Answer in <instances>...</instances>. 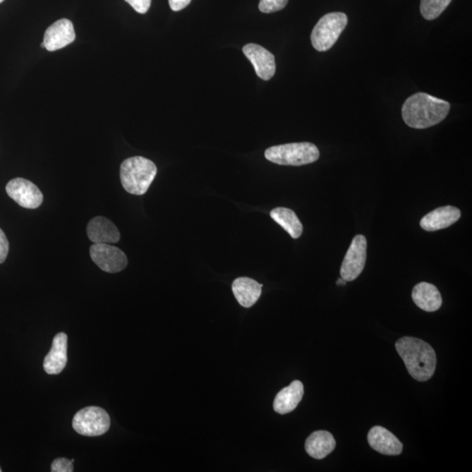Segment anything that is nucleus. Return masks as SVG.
Wrapping results in <instances>:
<instances>
[{"instance_id": "nucleus-1", "label": "nucleus", "mask_w": 472, "mask_h": 472, "mask_svg": "<svg viewBox=\"0 0 472 472\" xmlns=\"http://www.w3.org/2000/svg\"><path fill=\"white\" fill-rule=\"evenodd\" d=\"M451 104L426 93L409 97L402 106V119L413 129H426L441 123L448 116Z\"/></svg>"}, {"instance_id": "nucleus-2", "label": "nucleus", "mask_w": 472, "mask_h": 472, "mask_svg": "<svg viewBox=\"0 0 472 472\" xmlns=\"http://www.w3.org/2000/svg\"><path fill=\"white\" fill-rule=\"evenodd\" d=\"M395 349L413 379L427 382L434 375L437 355L429 344L420 339L404 337L395 343Z\"/></svg>"}, {"instance_id": "nucleus-3", "label": "nucleus", "mask_w": 472, "mask_h": 472, "mask_svg": "<svg viewBox=\"0 0 472 472\" xmlns=\"http://www.w3.org/2000/svg\"><path fill=\"white\" fill-rule=\"evenodd\" d=\"M157 173L156 164L143 157H129L120 167V178L126 192L143 195L148 191Z\"/></svg>"}, {"instance_id": "nucleus-4", "label": "nucleus", "mask_w": 472, "mask_h": 472, "mask_svg": "<svg viewBox=\"0 0 472 472\" xmlns=\"http://www.w3.org/2000/svg\"><path fill=\"white\" fill-rule=\"evenodd\" d=\"M320 155L317 146L307 142L272 146L265 151L266 159L280 166L300 167L312 164L320 159Z\"/></svg>"}, {"instance_id": "nucleus-5", "label": "nucleus", "mask_w": 472, "mask_h": 472, "mask_svg": "<svg viewBox=\"0 0 472 472\" xmlns=\"http://www.w3.org/2000/svg\"><path fill=\"white\" fill-rule=\"evenodd\" d=\"M349 18L344 13L325 14L313 28L310 40L315 49L325 52L331 49L345 30Z\"/></svg>"}, {"instance_id": "nucleus-6", "label": "nucleus", "mask_w": 472, "mask_h": 472, "mask_svg": "<svg viewBox=\"0 0 472 472\" xmlns=\"http://www.w3.org/2000/svg\"><path fill=\"white\" fill-rule=\"evenodd\" d=\"M111 427V418L104 409L87 407L75 413L73 428L80 435L98 437L107 432Z\"/></svg>"}, {"instance_id": "nucleus-7", "label": "nucleus", "mask_w": 472, "mask_h": 472, "mask_svg": "<svg viewBox=\"0 0 472 472\" xmlns=\"http://www.w3.org/2000/svg\"><path fill=\"white\" fill-rule=\"evenodd\" d=\"M367 239L364 236H354L340 268V276L344 280L352 282L363 272L367 260Z\"/></svg>"}, {"instance_id": "nucleus-8", "label": "nucleus", "mask_w": 472, "mask_h": 472, "mask_svg": "<svg viewBox=\"0 0 472 472\" xmlns=\"http://www.w3.org/2000/svg\"><path fill=\"white\" fill-rule=\"evenodd\" d=\"M90 253L92 261L105 272H122L128 265L126 255L111 244L94 243L90 247Z\"/></svg>"}, {"instance_id": "nucleus-9", "label": "nucleus", "mask_w": 472, "mask_h": 472, "mask_svg": "<svg viewBox=\"0 0 472 472\" xmlns=\"http://www.w3.org/2000/svg\"><path fill=\"white\" fill-rule=\"evenodd\" d=\"M7 195L20 207L35 210L43 202V195L38 186L28 179L13 178L6 185Z\"/></svg>"}, {"instance_id": "nucleus-10", "label": "nucleus", "mask_w": 472, "mask_h": 472, "mask_svg": "<svg viewBox=\"0 0 472 472\" xmlns=\"http://www.w3.org/2000/svg\"><path fill=\"white\" fill-rule=\"evenodd\" d=\"M245 56L250 61L258 78L269 80L276 73L275 56L258 44L250 43L243 49Z\"/></svg>"}, {"instance_id": "nucleus-11", "label": "nucleus", "mask_w": 472, "mask_h": 472, "mask_svg": "<svg viewBox=\"0 0 472 472\" xmlns=\"http://www.w3.org/2000/svg\"><path fill=\"white\" fill-rule=\"evenodd\" d=\"M75 40L74 25L67 19L54 22L47 29L43 43L49 52L63 49Z\"/></svg>"}, {"instance_id": "nucleus-12", "label": "nucleus", "mask_w": 472, "mask_h": 472, "mask_svg": "<svg viewBox=\"0 0 472 472\" xmlns=\"http://www.w3.org/2000/svg\"><path fill=\"white\" fill-rule=\"evenodd\" d=\"M371 448L383 455L398 456L404 449V444L389 430L382 426L372 428L368 435Z\"/></svg>"}, {"instance_id": "nucleus-13", "label": "nucleus", "mask_w": 472, "mask_h": 472, "mask_svg": "<svg viewBox=\"0 0 472 472\" xmlns=\"http://www.w3.org/2000/svg\"><path fill=\"white\" fill-rule=\"evenodd\" d=\"M68 362V336L60 332L53 340L52 349L44 358L43 368L47 374L59 375Z\"/></svg>"}, {"instance_id": "nucleus-14", "label": "nucleus", "mask_w": 472, "mask_h": 472, "mask_svg": "<svg viewBox=\"0 0 472 472\" xmlns=\"http://www.w3.org/2000/svg\"><path fill=\"white\" fill-rule=\"evenodd\" d=\"M461 211L452 206L438 207L420 219V225L426 231L432 232L449 228L459 221Z\"/></svg>"}, {"instance_id": "nucleus-15", "label": "nucleus", "mask_w": 472, "mask_h": 472, "mask_svg": "<svg viewBox=\"0 0 472 472\" xmlns=\"http://www.w3.org/2000/svg\"><path fill=\"white\" fill-rule=\"evenodd\" d=\"M87 234L94 243H116L120 241V232L114 223L104 217L91 219L87 226Z\"/></svg>"}, {"instance_id": "nucleus-16", "label": "nucleus", "mask_w": 472, "mask_h": 472, "mask_svg": "<svg viewBox=\"0 0 472 472\" xmlns=\"http://www.w3.org/2000/svg\"><path fill=\"white\" fill-rule=\"evenodd\" d=\"M412 298L420 309L434 313L441 308L442 299L440 291L435 285L425 283L416 284L413 289Z\"/></svg>"}, {"instance_id": "nucleus-17", "label": "nucleus", "mask_w": 472, "mask_h": 472, "mask_svg": "<svg viewBox=\"0 0 472 472\" xmlns=\"http://www.w3.org/2000/svg\"><path fill=\"white\" fill-rule=\"evenodd\" d=\"M303 397V385L300 380H294L291 385L278 392L274 400V411L280 415L291 413L298 407Z\"/></svg>"}, {"instance_id": "nucleus-18", "label": "nucleus", "mask_w": 472, "mask_h": 472, "mask_svg": "<svg viewBox=\"0 0 472 472\" xmlns=\"http://www.w3.org/2000/svg\"><path fill=\"white\" fill-rule=\"evenodd\" d=\"M262 284L252 278L239 277L233 282L232 291L238 303L245 308H250L262 294Z\"/></svg>"}, {"instance_id": "nucleus-19", "label": "nucleus", "mask_w": 472, "mask_h": 472, "mask_svg": "<svg viewBox=\"0 0 472 472\" xmlns=\"http://www.w3.org/2000/svg\"><path fill=\"white\" fill-rule=\"evenodd\" d=\"M336 441L330 432L325 430L315 431L305 442V451L315 459H323L334 451Z\"/></svg>"}, {"instance_id": "nucleus-20", "label": "nucleus", "mask_w": 472, "mask_h": 472, "mask_svg": "<svg viewBox=\"0 0 472 472\" xmlns=\"http://www.w3.org/2000/svg\"><path fill=\"white\" fill-rule=\"evenodd\" d=\"M270 217L294 239H298L302 236L303 225L294 211L286 207H277L270 212Z\"/></svg>"}, {"instance_id": "nucleus-21", "label": "nucleus", "mask_w": 472, "mask_h": 472, "mask_svg": "<svg viewBox=\"0 0 472 472\" xmlns=\"http://www.w3.org/2000/svg\"><path fill=\"white\" fill-rule=\"evenodd\" d=\"M452 1V0H422L420 13L427 20H435L444 12Z\"/></svg>"}, {"instance_id": "nucleus-22", "label": "nucleus", "mask_w": 472, "mask_h": 472, "mask_svg": "<svg viewBox=\"0 0 472 472\" xmlns=\"http://www.w3.org/2000/svg\"><path fill=\"white\" fill-rule=\"evenodd\" d=\"M289 0H260L259 10L262 13H272L283 10Z\"/></svg>"}, {"instance_id": "nucleus-23", "label": "nucleus", "mask_w": 472, "mask_h": 472, "mask_svg": "<svg viewBox=\"0 0 472 472\" xmlns=\"http://www.w3.org/2000/svg\"><path fill=\"white\" fill-rule=\"evenodd\" d=\"M53 472H72L74 471L73 461L67 459H58L54 461L51 466Z\"/></svg>"}, {"instance_id": "nucleus-24", "label": "nucleus", "mask_w": 472, "mask_h": 472, "mask_svg": "<svg viewBox=\"0 0 472 472\" xmlns=\"http://www.w3.org/2000/svg\"><path fill=\"white\" fill-rule=\"evenodd\" d=\"M137 13L144 14L148 12L152 0H126Z\"/></svg>"}, {"instance_id": "nucleus-25", "label": "nucleus", "mask_w": 472, "mask_h": 472, "mask_svg": "<svg viewBox=\"0 0 472 472\" xmlns=\"http://www.w3.org/2000/svg\"><path fill=\"white\" fill-rule=\"evenodd\" d=\"M8 252L9 241L7 240L5 233L0 229V263H3L6 261Z\"/></svg>"}, {"instance_id": "nucleus-26", "label": "nucleus", "mask_w": 472, "mask_h": 472, "mask_svg": "<svg viewBox=\"0 0 472 472\" xmlns=\"http://www.w3.org/2000/svg\"><path fill=\"white\" fill-rule=\"evenodd\" d=\"M191 1L192 0H169V6L174 12H178L186 8Z\"/></svg>"}, {"instance_id": "nucleus-27", "label": "nucleus", "mask_w": 472, "mask_h": 472, "mask_svg": "<svg viewBox=\"0 0 472 472\" xmlns=\"http://www.w3.org/2000/svg\"><path fill=\"white\" fill-rule=\"evenodd\" d=\"M346 283H347V282L344 280L343 278H339L338 282H337V284H338V285H346Z\"/></svg>"}, {"instance_id": "nucleus-28", "label": "nucleus", "mask_w": 472, "mask_h": 472, "mask_svg": "<svg viewBox=\"0 0 472 472\" xmlns=\"http://www.w3.org/2000/svg\"><path fill=\"white\" fill-rule=\"evenodd\" d=\"M42 49H45V44H44L43 42L42 43Z\"/></svg>"}, {"instance_id": "nucleus-29", "label": "nucleus", "mask_w": 472, "mask_h": 472, "mask_svg": "<svg viewBox=\"0 0 472 472\" xmlns=\"http://www.w3.org/2000/svg\"><path fill=\"white\" fill-rule=\"evenodd\" d=\"M3 1H4V0H0V3H2Z\"/></svg>"}, {"instance_id": "nucleus-30", "label": "nucleus", "mask_w": 472, "mask_h": 472, "mask_svg": "<svg viewBox=\"0 0 472 472\" xmlns=\"http://www.w3.org/2000/svg\"><path fill=\"white\" fill-rule=\"evenodd\" d=\"M1 471H2L1 468H0V472H1Z\"/></svg>"}]
</instances>
